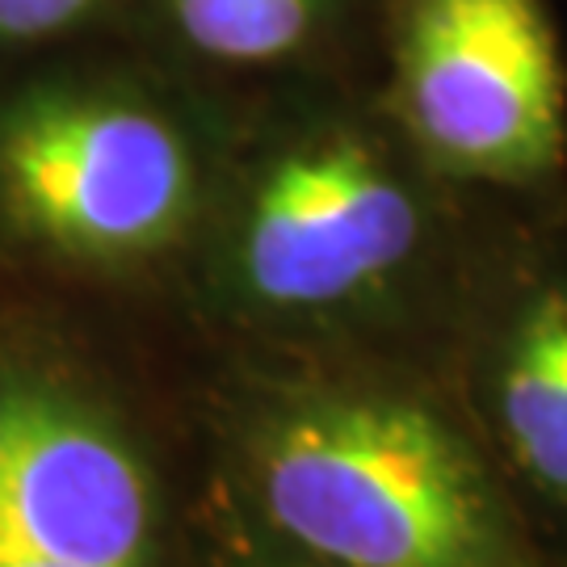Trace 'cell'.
<instances>
[{
    "mask_svg": "<svg viewBox=\"0 0 567 567\" xmlns=\"http://www.w3.org/2000/svg\"><path fill=\"white\" fill-rule=\"evenodd\" d=\"M236 505L337 567H555L471 416L374 353H269L224 400Z\"/></svg>",
    "mask_w": 567,
    "mask_h": 567,
    "instance_id": "obj_1",
    "label": "cell"
},
{
    "mask_svg": "<svg viewBox=\"0 0 567 567\" xmlns=\"http://www.w3.org/2000/svg\"><path fill=\"white\" fill-rule=\"evenodd\" d=\"M446 185L386 114L274 122L224 156L194 244L206 303L278 353H370L446 265Z\"/></svg>",
    "mask_w": 567,
    "mask_h": 567,
    "instance_id": "obj_2",
    "label": "cell"
},
{
    "mask_svg": "<svg viewBox=\"0 0 567 567\" xmlns=\"http://www.w3.org/2000/svg\"><path fill=\"white\" fill-rule=\"evenodd\" d=\"M224 147L182 97L131 76L0 93V236L81 274H140L198 244Z\"/></svg>",
    "mask_w": 567,
    "mask_h": 567,
    "instance_id": "obj_3",
    "label": "cell"
},
{
    "mask_svg": "<svg viewBox=\"0 0 567 567\" xmlns=\"http://www.w3.org/2000/svg\"><path fill=\"white\" fill-rule=\"evenodd\" d=\"M0 567H168L156 454L84 365L0 332Z\"/></svg>",
    "mask_w": 567,
    "mask_h": 567,
    "instance_id": "obj_4",
    "label": "cell"
},
{
    "mask_svg": "<svg viewBox=\"0 0 567 567\" xmlns=\"http://www.w3.org/2000/svg\"><path fill=\"white\" fill-rule=\"evenodd\" d=\"M386 118L450 185L538 189L567 164V76L543 0H400Z\"/></svg>",
    "mask_w": 567,
    "mask_h": 567,
    "instance_id": "obj_5",
    "label": "cell"
},
{
    "mask_svg": "<svg viewBox=\"0 0 567 567\" xmlns=\"http://www.w3.org/2000/svg\"><path fill=\"white\" fill-rule=\"evenodd\" d=\"M466 416L529 526L567 538V257L526 265L492 299Z\"/></svg>",
    "mask_w": 567,
    "mask_h": 567,
    "instance_id": "obj_6",
    "label": "cell"
},
{
    "mask_svg": "<svg viewBox=\"0 0 567 567\" xmlns=\"http://www.w3.org/2000/svg\"><path fill=\"white\" fill-rule=\"evenodd\" d=\"M156 9L189 55L231 72H261L320 47L344 0H156Z\"/></svg>",
    "mask_w": 567,
    "mask_h": 567,
    "instance_id": "obj_7",
    "label": "cell"
},
{
    "mask_svg": "<svg viewBox=\"0 0 567 567\" xmlns=\"http://www.w3.org/2000/svg\"><path fill=\"white\" fill-rule=\"evenodd\" d=\"M105 0H0V51L42 47L93 18Z\"/></svg>",
    "mask_w": 567,
    "mask_h": 567,
    "instance_id": "obj_8",
    "label": "cell"
},
{
    "mask_svg": "<svg viewBox=\"0 0 567 567\" xmlns=\"http://www.w3.org/2000/svg\"><path fill=\"white\" fill-rule=\"evenodd\" d=\"M224 567H337V564H324L316 555L282 547L278 538H269V534H261V529H252L244 522L240 543H236V550H231V559Z\"/></svg>",
    "mask_w": 567,
    "mask_h": 567,
    "instance_id": "obj_9",
    "label": "cell"
}]
</instances>
